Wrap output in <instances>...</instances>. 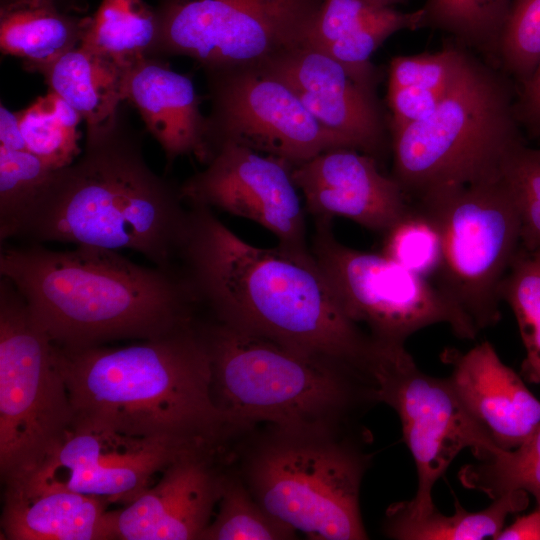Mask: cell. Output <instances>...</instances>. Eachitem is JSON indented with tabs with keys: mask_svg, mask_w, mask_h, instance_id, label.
I'll list each match as a JSON object with an SVG mask.
<instances>
[{
	"mask_svg": "<svg viewBox=\"0 0 540 540\" xmlns=\"http://www.w3.org/2000/svg\"><path fill=\"white\" fill-rule=\"evenodd\" d=\"M176 270L211 320L370 376L377 344L345 315L312 253L256 247L189 205Z\"/></svg>",
	"mask_w": 540,
	"mask_h": 540,
	"instance_id": "1",
	"label": "cell"
},
{
	"mask_svg": "<svg viewBox=\"0 0 540 540\" xmlns=\"http://www.w3.org/2000/svg\"><path fill=\"white\" fill-rule=\"evenodd\" d=\"M188 210L180 185L147 164L121 107L111 122L87 130L84 150L51 173L5 241L128 249L176 270Z\"/></svg>",
	"mask_w": 540,
	"mask_h": 540,
	"instance_id": "2",
	"label": "cell"
},
{
	"mask_svg": "<svg viewBox=\"0 0 540 540\" xmlns=\"http://www.w3.org/2000/svg\"><path fill=\"white\" fill-rule=\"evenodd\" d=\"M0 275L62 348L157 338L197 319L194 299L177 270L141 265L116 250L4 245Z\"/></svg>",
	"mask_w": 540,
	"mask_h": 540,
	"instance_id": "3",
	"label": "cell"
},
{
	"mask_svg": "<svg viewBox=\"0 0 540 540\" xmlns=\"http://www.w3.org/2000/svg\"><path fill=\"white\" fill-rule=\"evenodd\" d=\"M57 356L74 423L212 446L232 432L213 400L210 356L198 319L125 346H57Z\"/></svg>",
	"mask_w": 540,
	"mask_h": 540,
	"instance_id": "4",
	"label": "cell"
},
{
	"mask_svg": "<svg viewBox=\"0 0 540 540\" xmlns=\"http://www.w3.org/2000/svg\"><path fill=\"white\" fill-rule=\"evenodd\" d=\"M207 345L212 396L230 430L269 422L279 429H337L352 408L374 400L365 374L213 320Z\"/></svg>",
	"mask_w": 540,
	"mask_h": 540,
	"instance_id": "5",
	"label": "cell"
},
{
	"mask_svg": "<svg viewBox=\"0 0 540 540\" xmlns=\"http://www.w3.org/2000/svg\"><path fill=\"white\" fill-rule=\"evenodd\" d=\"M516 94L507 75L472 54L431 115L390 131L391 175L411 202L442 187L501 177L506 156L526 141Z\"/></svg>",
	"mask_w": 540,
	"mask_h": 540,
	"instance_id": "6",
	"label": "cell"
},
{
	"mask_svg": "<svg viewBox=\"0 0 540 540\" xmlns=\"http://www.w3.org/2000/svg\"><path fill=\"white\" fill-rule=\"evenodd\" d=\"M337 429H279L244 463L245 484L273 516L313 539H367L360 488L370 457Z\"/></svg>",
	"mask_w": 540,
	"mask_h": 540,
	"instance_id": "7",
	"label": "cell"
},
{
	"mask_svg": "<svg viewBox=\"0 0 540 540\" xmlns=\"http://www.w3.org/2000/svg\"><path fill=\"white\" fill-rule=\"evenodd\" d=\"M74 411L57 346L20 292L0 279V474L34 476L73 428Z\"/></svg>",
	"mask_w": 540,
	"mask_h": 540,
	"instance_id": "8",
	"label": "cell"
},
{
	"mask_svg": "<svg viewBox=\"0 0 540 540\" xmlns=\"http://www.w3.org/2000/svg\"><path fill=\"white\" fill-rule=\"evenodd\" d=\"M436 221L443 256L434 284L480 332L500 319V286L521 246V222L502 177L446 186L415 201Z\"/></svg>",
	"mask_w": 540,
	"mask_h": 540,
	"instance_id": "9",
	"label": "cell"
},
{
	"mask_svg": "<svg viewBox=\"0 0 540 540\" xmlns=\"http://www.w3.org/2000/svg\"><path fill=\"white\" fill-rule=\"evenodd\" d=\"M311 253L345 315L365 325L381 346H404L415 332L447 324L463 339L479 331L429 279L382 252L350 248L333 234L332 220L315 219Z\"/></svg>",
	"mask_w": 540,
	"mask_h": 540,
	"instance_id": "10",
	"label": "cell"
},
{
	"mask_svg": "<svg viewBox=\"0 0 540 540\" xmlns=\"http://www.w3.org/2000/svg\"><path fill=\"white\" fill-rule=\"evenodd\" d=\"M324 0H159L155 57L203 70L260 65L308 44Z\"/></svg>",
	"mask_w": 540,
	"mask_h": 540,
	"instance_id": "11",
	"label": "cell"
},
{
	"mask_svg": "<svg viewBox=\"0 0 540 540\" xmlns=\"http://www.w3.org/2000/svg\"><path fill=\"white\" fill-rule=\"evenodd\" d=\"M375 397L393 408L402 424L418 476L415 496L388 507L387 513L420 517L435 507L432 490L464 449L482 459L499 448L464 406L449 378L422 372L404 346L378 345L371 367Z\"/></svg>",
	"mask_w": 540,
	"mask_h": 540,
	"instance_id": "12",
	"label": "cell"
},
{
	"mask_svg": "<svg viewBox=\"0 0 540 540\" xmlns=\"http://www.w3.org/2000/svg\"><path fill=\"white\" fill-rule=\"evenodd\" d=\"M205 74L211 101L209 160L217 147L227 143L280 159L293 168L327 150L351 148L264 67L238 66Z\"/></svg>",
	"mask_w": 540,
	"mask_h": 540,
	"instance_id": "13",
	"label": "cell"
},
{
	"mask_svg": "<svg viewBox=\"0 0 540 540\" xmlns=\"http://www.w3.org/2000/svg\"><path fill=\"white\" fill-rule=\"evenodd\" d=\"M212 448L215 446L200 442L135 437L74 423L46 464L20 482L68 489L124 506L179 457Z\"/></svg>",
	"mask_w": 540,
	"mask_h": 540,
	"instance_id": "14",
	"label": "cell"
},
{
	"mask_svg": "<svg viewBox=\"0 0 540 540\" xmlns=\"http://www.w3.org/2000/svg\"><path fill=\"white\" fill-rule=\"evenodd\" d=\"M205 168L180 185L188 205L249 219L272 232L279 245L309 254L306 209L286 162L252 149L223 144Z\"/></svg>",
	"mask_w": 540,
	"mask_h": 540,
	"instance_id": "15",
	"label": "cell"
},
{
	"mask_svg": "<svg viewBox=\"0 0 540 540\" xmlns=\"http://www.w3.org/2000/svg\"><path fill=\"white\" fill-rule=\"evenodd\" d=\"M283 81L325 128L352 149L379 162L391 150L387 122L376 91L358 82L334 58L306 44L260 64Z\"/></svg>",
	"mask_w": 540,
	"mask_h": 540,
	"instance_id": "16",
	"label": "cell"
},
{
	"mask_svg": "<svg viewBox=\"0 0 540 540\" xmlns=\"http://www.w3.org/2000/svg\"><path fill=\"white\" fill-rule=\"evenodd\" d=\"M292 177L314 219L344 217L384 233L411 205L376 158L352 148L327 150L294 167Z\"/></svg>",
	"mask_w": 540,
	"mask_h": 540,
	"instance_id": "17",
	"label": "cell"
},
{
	"mask_svg": "<svg viewBox=\"0 0 540 540\" xmlns=\"http://www.w3.org/2000/svg\"><path fill=\"white\" fill-rule=\"evenodd\" d=\"M214 448L187 453L169 464L131 503L112 510L114 539H200L218 504L225 474L214 467Z\"/></svg>",
	"mask_w": 540,
	"mask_h": 540,
	"instance_id": "18",
	"label": "cell"
},
{
	"mask_svg": "<svg viewBox=\"0 0 540 540\" xmlns=\"http://www.w3.org/2000/svg\"><path fill=\"white\" fill-rule=\"evenodd\" d=\"M442 360L458 397L499 448L518 447L540 426V400L489 341L464 353L447 350Z\"/></svg>",
	"mask_w": 540,
	"mask_h": 540,
	"instance_id": "19",
	"label": "cell"
},
{
	"mask_svg": "<svg viewBox=\"0 0 540 540\" xmlns=\"http://www.w3.org/2000/svg\"><path fill=\"white\" fill-rule=\"evenodd\" d=\"M124 96L160 144L168 167L184 155L208 162L207 116L201 113V98L188 75L158 57H145L127 68Z\"/></svg>",
	"mask_w": 540,
	"mask_h": 540,
	"instance_id": "20",
	"label": "cell"
},
{
	"mask_svg": "<svg viewBox=\"0 0 540 540\" xmlns=\"http://www.w3.org/2000/svg\"><path fill=\"white\" fill-rule=\"evenodd\" d=\"M1 531L8 540L114 539L109 503L72 490L5 483Z\"/></svg>",
	"mask_w": 540,
	"mask_h": 540,
	"instance_id": "21",
	"label": "cell"
},
{
	"mask_svg": "<svg viewBox=\"0 0 540 540\" xmlns=\"http://www.w3.org/2000/svg\"><path fill=\"white\" fill-rule=\"evenodd\" d=\"M425 28L422 8L403 12L368 0H324L308 44L342 64L362 85L376 91L374 52L396 32Z\"/></svg>",
	"mask_w": 540,
	"mask_h": 540,
	"instance_id": "22",
	"label": "cell"
},
{
	"mask_svg": "<svg viewBox=\"0 0 540 540\" xmlns=\"http://www.w3.org/2000/svg\"><path fill=\"white\" fill-rule=\"evenodd\" d=\"M89 23L90 17L68 12L53 0H1V51L41 74L82 43Z\"/></svg>",
	"mask_w": 540,
	"mask_h": 540,
	"instance_id": "23",
	"label": "cell"
},
{
	"mask_svg": "<svg viewBox=\"0 0 540 540\" xmlns=\"http://www.w3.org/2000/svg\"><path fill=\"white\" fill-rule=\"evenodd\" d=\"M127 68L80 44L50 64L41 75L49 90L81 115L88 130L101 127L117 116L125 102Z\"/></svg>",
	"mask_w": 540,
	"mask_h": 540,
	"instance_id": "24",
	"label": "cell"
},
{
	"mask_svg": "<svg viewBox=\"0 0 540 540\" xmlns=\"http://www.w3.org/2000/svg\"><path fill=\"white\" fill-rule=\"evenodd\" d=\"M529 496L523 490L509 491L493 499L487 508L470 512L455 499V512L444 515L436 508L420 517H402L386 513L384 532L398 540H480L496 539L506 518L528 507Z\"/></svg>",
	"mask_w": 540,
	"mask_h": 540,
	"instance_id": "25",
	"label": "cell"
},
{
	"mask_svg": "<svg viewBox=\"0 0 540 540\" xmlns=\"http://www.w3.org/2000/svg\"><path fill=\"white\" fill-rule=\"evenodd\" d=\"M157 10L143 0H102L81 44L127 68L155 55Z\"/></svg>",
	"mask_w": 540,
	"mask_h": 540,
	"instance_id": "26",
	"label": "cell"
},
{
	"mask_svg": "<svg viewBox=\"0 0 540 540\" xmlns=\"http://www.w3.org/2000/svg\"><path fill=\"white\" fill-rule=\"evenodd\" d=\"M513 0H425V27L442 31L498 68L501 36Z\"/></svg>",
	"mask_w": 540,
	"mask_h": 540,
	"instance_id": "27",
	"label": "cell"
},
{
	"mask_svg": "<svg viewBox=\"0 0 540 540\" xmlns=\"http://www.w3.org/2000/svg\"><path fill=\"white\" fill-rule=\"evenodd\" d=\"M17 116L27 149L52 169L71 164L82 152L77 129L82 117L56 93L49 90Z\"/></svg>",
	"mask_w": 540,
	"mask_h": 540,
	"instance_id": "28",
	"label": "cell"
},
{
	"mask_svg": "<svg viewBox=\"0 0 540 540\" xmlns=\"http://www.w3.org/2000/svg\"><path fill=\"white\" fill-rule=\"evenodd\" d=\"M511 308L525 348L522 373L540 384V248L520 246L500 286Z\"/></svg>",
	"mask_w": 540,
	"mask_h": 540,
	"instance_id": "29",
	"label": "cell"
},
{
	"mask_svg": "<svg viewBox=\"0 0 540 540\" xmlns=\"http://www.w3.org/2000/svg\"><path fill=\"white\" fill-rule=\"evenodd\" d=\"M463 486L495 499L514 490L531 494L540 507V426L518 447L497 448L458 474Z\"/></svg>",
	"mask_w": 540,
	"mask_h": 540,
	"instance_id": "30",
	"label": "cell"
},
{
	"mask_svg": "<svg viewBox=\"0 0 540 540\" xmlns=\"http://www.w3.org/2000/svg\"><path fill=\"white\" fill-rule=\"evenodd\" d=\"M219 511L201 540H287L296 530L269 513L236 477L225 475Z\"/></svg>",
	"mask_w": 540,
	"mask_h": 540,
	"instance_id": "31",
	"label": "cell"
},
{
	"mask_svg": "<svg viewBox=\"0 0 540 540\" xmlns=\"http://www.w3.org/2000/svg\"><path fill=\"white\" fill-rule=\"evenodd\" d=\"M383 234V254L413 273L429 280L435 278L442 263V236L436 221L423 207L411 202Z\"/></svg>",
	"mask_w": 540,
	"mask_h": 540,
	"instance_id": "32",
	"label": "cell"
},
{
	"mask_svg": "<svg viewBox=\"0 0 540 540\" xmlns=\"http://www.w3.org/2000/svg\"><path fill=\"white\" fill-rule=\"evenodd\" d=\"M470 50L454 40L433 53L396 56L390 61L388 88L447 93L465 70Z\"/></svg>",
	"mask_w": 540,
	"mask_h": 540,
	"instance_id": "33",
	"label": "cell"
},
{
	"mask_svg": "<svg viewBox=\"0 0 540 540\" xmlns=\"http://www.w3.org/2000/svg\"><path fill=\"white\" fill-rule=\"evenodd\" d=\"M54 171L27 149L0 146V240Z\"/></svg>",
	"mask_w": 540,
	"mask_h": 540,
	"instance_id": "34",
	"label": "cell"
},
{
	"mask_svg": "<svg viewBox=\"0 0 540 540\" xmlns=\"http://www.w3.org/2000/svg\"><path fill=\"white\" fill-rule=\"evenodd\" d=\"M540 64V0H513L499 47V69L519 86Z\"/></svg>",
	"mask_w": 540,
	"mask_h": 540,
	"instance_id": "35",
	"label": "cell"
},
{
	"mask_svg": "<svg viewBox=\"0 0 540 540\" xmlns=\"http://www.w3.org/2000/svg\"><path fill=\"white\" fill-rule=\"evenodd\" d=\"M501 177L518 209L522 246L540 248V148L518 144L503 161Z\"/></svg>",
	"mask_w": 540,
	"mask_h": 540,
	"instance_id": "36",
	"label": "cell"
},
{
	"mask_svg": "<svg viewBox=\"0 0 540 540\" xmlns=\"http://www.w3.org/2000/svg\"><path fill=\"white\" fill-rule=\"evenodd\" d=\"M515 113L523 133L532 138L540 136V64L517 89Z\"/></svg>",
	"mask_w": 540,
	"mask_h": 540,
	"instance_id": "37",
	"label": "cell"
},
{
	"mask_svg": "<svg viewBox=\"0 0 540 540\" xmlns=\"http://www.w3.org/2000/svg\"><path fill=\"white\" fill-rule=\"evenodd\" d=\"M496 540H540V507L503 528Z\"/></svg>",
	"mask_w": 540,
	"mask_h": 540,
	"instance_id": "38",
	"label": "cell"
},
{
	"mask_svg": "<svg viewBox=\"0 0 540 540\" xmlns=\"http://www.w3.org/2000/svg\"><path fill=\"white\" fill-rule=\"evenodd\" d=\"M0 146L27 149L19 127L17 112L9 111L3 103L0 107Z\"/></svg>",
	"mask_w": 540,
	"mask_h": 540,
	"instance_id": "39",
	"label": "cell"
},
{
	"mask_svg": "<svg viewBox=\"0 0 540 540\" xmlns=\"http://www.w3.org/2000/svg\"><path fill=\"white\" fill-rule=\"evenodd\" d=\"M55 1L61 8L68 12L76 13L79 10L83 9V3L79 2L78 0H53Z\"/></svg>",
	"mask_w": 540,
	"mask_h": 540,
	"instance_id": "40",
	"label": "cell"
},
{
	"mask_svg": "<svg viewBox=\"0 0 540 540\" xmlns=\"http://www.w3.org/2000/svg\"><path fill=\"white\" fill-rule=\"evenodd\" d=\"M369 2L382 7H393V5L398 4L399 0H368Z\"/></svg>",
	"mask_w": 540,
	"mask_h": 540,
	"instance_id": "41",
	"label": "cell"
}]
</instances>
